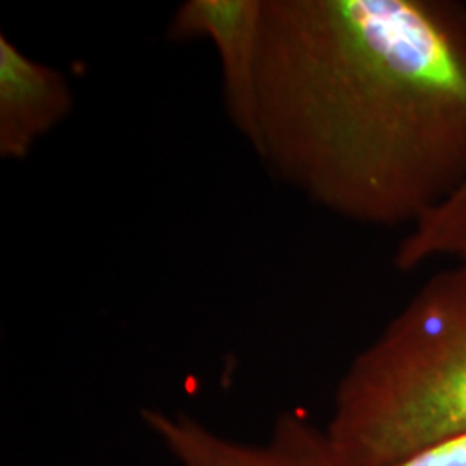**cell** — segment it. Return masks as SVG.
Wrapping results in <instances>:
<instances>
[{
	"label": "cell",
	"instance_id": "1",
	"mask_svg": "<svg viewBox=\"0 0 466 466\" xmlns=\"http://www.w3.org/2000/svg\"><path fill=\"white\" fill-rule=\"evenodd\" d=\"M248 142L319 208L410 230L466 182V5L263 0Z\"/></svg>",
	"mask_w": 466,
	"mask_h": 466
},
{
	"label": "cell",
	"instance_id": "2",
	"mask_svg": "<svg viewBox=\"0 0 466 466\" xmlns=\"http://www.w3.org/2000/svg\"><path fill=\"white\" fill-rule=\"evenodd\" d=\"M325 435L344 466H400L466 435V261L437 271L340 377Z\"/></svg>",
	"mask_w": 466,
	"mask_h": 466
},
{
	"label": "cell",
	"instance_id": "3",
	"mask_svg": "<svg viewBox=\"0 0 466 466\" xmlns=\"http://www.w3.org/2000/svg\"><path fill=\"white\" fill-rule=\"evenodd\" d=\"M144 421L178 466H344L325 435L299 413L283 415L265 442H240L184 413L146 410Z\"/></svg>",
	"mask_w": 466,
	"mask_h": 466
},
{
	"label": "cell",
	"instance_id": "4",
	"mask_svg": "<svg viewBox=\"0 0 466 466\" xmlns=\"http://www.w3.org/2000/svg\"><path fill=\"white\" fill-rule=\"evenodd\" d=\"M263 0H187L171 17L173 40L206 38L221 61L223 92L237 130L249 138Z\"/></svg>",
	"mask_w": 466,
	"mask_h": 466
},
{
	"label": "cell",
	"instance_id": "5",
	"mask_svg": "<svg viewBox=\"0 0 466 466\" xmlns=\"http://www.w3.org/2000/svg\"><path fill=\"white\" fill-rule=\"evenodd\" d=\"M73 109V92L56 67L0 35V156L25 159Z\"/></svg>",
	"mask_w": 466,
	"mask_h": 466
},
{
	"label": "cell",
	"instance_id": "6",
	"mask_svg": "<svg viewBox=\"0 0 466 466\" xmlns=\"http://www.w3.org/2000/svg\"><path fill=\"white\" fill-rule=\"evenodd\" d=\"M466 261V182L400 238L394 267L415 271L435 259Z\"/></svg>",
	"mask_w": 466,
	"mask_h": 466
},
{
	"label": "cell",
	"instance_id": "7",
	"mask_svg": "<svg viewBox=\"0 0 466 466\" xmlns=\"http://www.w3.org/2000/svg\"><path fill=\"white\" fill-rule=\"evenodd\" d=\"M400 466H466V435L444 442Z\"/></svg>",
	"mask_w": 466,
	"mask_h": 466
}]
</instances>
